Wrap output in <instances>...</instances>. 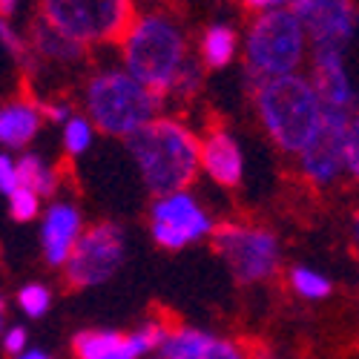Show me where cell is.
I'll return each instance as SVG.
<instances>
[{
	"label": "cell",
	"instance_id": "1",
	"mask_svg": "<svg viewBox=\"0 0 359 359\" xmlns=\"http://www.w3.org/2000/svg\"><path fill=\"white\" fill-rule=\"evenodd\" d=\"M115 49L118 64L164 101L193 57L187 29L167 4L138 9Z\"/></svg>",
	"mask_w": 359,
	"mask_h": 359
},
{
	"label": "cell",
	"instance_id": "2",
	"mask_svg": "<svg viewBox=\"0 0 359 359\" xmlns=\"http://www.w3.org/2000/svg\"><path fill=\"white\" fill-rule=\"evenodd\" d=\"M124 144L153 198L190 190L201 172V135L175 115H158Z\"/></svg>",
	"mask_w": 359,
	"mask_h": 359
},
{
	"label": "cell",
	"instance_id": "3",
	"mask_svg": "<svg viewBox=\"0 0 359 359\" xmlns=\"http://www.w3.org/2000/svg\"><path fill=\"white\" fill-rule=\"evenodd\" d=\"M164 98L135 81L121 64L93 67L81 81V112L98 133L130 141L138 130L164 115Z\"/></svg>",
	"mask_w": 359,
	"mask_h": 359
},
{
	"label": "cell",
	"instance_id": "4",
	"mask_svg": "<svg viewBox=\"0 0 359 359\" xmlns=\"http://www.w3.org/2000/svg\"><path fill=\"white\" fill-rule=\"evenodd\" d=\"M253 112L279 153L296 158L325 121V104L308 72L264 81L250 93Z\"/></svg>",
	"mask_w": 359,
	"mask_h": 359
},
{
	"label": "cell",
	"instance_id": "5",
	"mask_svg": "<svg viewBox=\"0 0 359 359\" xmlns=\"http://www.w3.org/2000/svg\"><path fill=\"white\" fill-rule=\"evenodd\" d=\"M311 57V41L293 9L259 12L242 32V72L253 93L273 78L302 72Z\"/></svg>",
	"mask_w": 359,
	"mask_h": 359
},
{
	"label": "cell",
	"instance_id": "6",
	"mask_svg": "<svg viewBox=\"0 0 359 359\" xmlns=\"http://www.w3.org/2000/svg\"><path fill=\"white\" fill-rule=\"evenodd\" d=\"M135 12V0H38V18L86 49L118 46Z\"/></svg>",
	"mask_w": 359,
	"mask_h": 359
},
{
	"label": "cell",
	"instance_id": "7",
	"mask_svg": "<svg viewBox=\"0 0 359 359\" xmlns=\"http://www.w3.org/2000/svg\"><path fill=\"white\" fill-rule=\"evenodd\" d=\"M213 250L238 285H264L282 273V238L256 222H224L213 233Z\"/></svg>",
	"mask_w": 359,
	"mask_h": 359
},
{
	"label": "cell",
	"instance_id": "8",
	"mask_svg": "<svg viewBox=\"0 0 359 359\" xmlns=\"http://www.w3.org/2000/svg\"><path fill=\"white\" fill-rule=\"evenodd\" d=\"M127 259V233L118 222H98L83 236L64 264V285L72 290H93L118 276Z\"/></svg>",
	"mask_w": 359,
	"mask_h": 359
},
{
	"label": "cell",
	"instance_id": "9",
	"mask_svg": "<svg viewBox=\"0 0 359 359\" xmlns=\"http://www.w3.org/2000/svg\"><path fill=\"white\" fill-rule=\"evenodd\" d=\"M216 227L213 213L190 190L158 196L149 204V236L161 250L193 248L204 238H213Z\"/></svg>",
	"mask_w": 359,
	"mask_h": 359
},
{
	"label": "cell",
	"instance_id": "10",
	"mask_svg": "<svg viewBox=\"0 0 359 359\" xmlns=\"http://www.w3.org/2000/svg\"><path fill=\"white\" fill-rule=\"evenodd\" d=\"M348 112L325 109V121L311 144L293 158L296 175L311 190H334L348 178Z\"/></svg>",
	"mask_w": 359,
	"mask_h": 359
},
{
	"label": "cell",
	"instance_id": "11",
	"mask_svg": "<svg viewBox=\"0 0 359 359\" xmlns=\"http://www.w3.org/2000/svg\"><path fill=\"white\" fill-rule=\"evenodd\" d=\"M290 9L302 20L311 49H348L359 32L356 0H293Z\"/></svg>",
	"mask_w": 359,
	"mask_h": 359
},
{
	"label": "cell",
	"instance_id": "12",
	"mask_svg": "<svg viewBox=\"0 0 359 359\" xmlns=\"http://www.w3.org/2000/svg\"><path fill=\"white\" fill-rule=\"evenodd\" d=\"M308 75L316 86L325 109L348 112V115L359 109V89L348 69L345 49H311Z\"/></svg>",
	"mask_w": 359,
	"mask_h": 359
},
{
	"label": "cell",
	"instance_id": "13",
	"mask_svg": "<svg viewBox=\"0 0 359 359\" xmlns=\"http://www.w3.org/2000/svg\"><path fill=\"white\" fill-rule=\"evenodd\" d=\"M83 213L75 201L52 198L41 216V250L52 271H64L78 238L83 236Z\"/></svg>",
	"mask_w": 359,
	"mask_h": 359
},
{
	"label": "cell",
	"instance_id": "14",
	"mask_svg": "<svg viewBox=\"0 0 359 359\" xmlns=\"http://www.w3.org/2000/svg\"><path fill=\"white\" fill-rule=\"evenodd\" d=\"M161 359H253V351L233 337H219L196 325H172Z\"/></svg>",
	"mask_w": 359,
	"mask_h": 359
},
{
	"label": "cell",
	"instance_id": "15",
	"mask_svg": "<svg viewBox=\"0 0 359 359\" xmlns=\"http://www.w3.org/2000/svg\"><path fill=\"white\" fill-rule=\"evenodd\" d=\"M26 38H29V49H32V57H35L32 69L26 72L29 78H41L46 69H78L86 64L89 49L67 38L64 32H57L55 26H49L38 15L32 26H29Z\"/></svg>",
	"mask_w": 359,
	"mask_h": 359
},
{
	"label": "cell",
	"instance_id": "16",
	"mask_svg": "<svg viewBox=\"0 0 359 359\" xmlns=\"http://www.w3.org/2000/svg\"><path fill=\"white\" fill-rule=\"evenodd\" d=\"M201 172L224 190L245 182V149L230 130L210 127L201 135Z\"/></svg>",
	"mask_w": 359,
	"mask_h": 359
},
{
	"label": "cell",
	"instance_id": "17",
	"mask_svg": "<svg viewBox=\"0 0 359 359\" xmlns=\"http://www.w3.org/2000/svg\"><path fill=\"white\" fill-rule=\"evenodd\" d=\"M46 124L43 104L35 95H20L0 107V147L6 153H26Z\"/></svg>",
	"mask_w": 359,
	"mask_h": 359
},
{
	"label": "cell",
	"instance_id": "18",
	"mask_svg": "<svg viewBox=\"0 0 359 359\" xmlns=\"http://www.w3.org/2000/svg\"><path fill=\"white\" fill-rule=\"evenodd\" d=\"M198 61L204 64L207 72L227 69L236 55H242V32L227 23V20H213L204 26V32L198 38Z\"/></svg>",
	"mask_w": 359,
	"mask_h": 359
},
{
	"label": "cell",
	"instance_id": "19",
	"mask_svg": "<svg viewBox=\"0 0 359 359\" xmlns=\"http://www.w3.org/2000/svg\"><path fill=\"white\" fill-rule=\"evenodd\" d=\"M18 172H20V187L35 190L41 198H55V193L61 190V170H57L49 158L41 153H20L18 156Z\"/></svg>",
	"mask_w": 359,
	"mask_h": 359
},
{
	"label": "cell",
	"instance_id": "20",
	"mask_svg": "<svg viewBox=\"0 0 359 359\" xmlns=\"http://www.w3.org/2000/svg\"><path fill=\"white\" fill-rule=\"evenodd\" d=\"M287 290L296 299H302V302H325V299L334 293V282H331V276L316 271V267L293 264L287 271Z\"/></svg>",
	"mask_w": 359,
	"mask_h": 359
},
{
	"label": "cell",
	"instance_id": "21",
	"mask_svg": "<svg viewBox=\"0 0 359 359\" xmlns=\"http://www.w3.org/2000/svg\"><path fill=\"white\" fill-rule=\"evenodd\" d=\"M124 342L121 331H112V327H89L72 337V356L75 359H101L109 351H115Z\"/></svg>",
	"mask_w": 359,
	"mask_h": 359
},
{
	"label": "cell",
	"instance_id": "22",
	"mask_svg": "<svg viewBox=\"0 0 359 359\" xmlns=\"http://www.w3.org/2000/svg\"><path fill=\"white\" fill-rule=\"evenodd\" d=\"M95 124L89 121V115H83L81 109L69 118V121L61 127V144H64V153L69 158H81L86 156L95 144Z\"/></svg>",
	"mask_w": 359,
	"mask_h": 359
},
{
	"label": "cell",
	"instance_id": "23",
	"mask_svg": "<svg viewBox=\"0 0 359 359\" xmlns=\"http://www.w3.org/2000/svg\"><path fill=\"white\" fill-rule=\"evenodd\" d=\"M0 49H4L23 72L32 69L35 57H32V49H29V38L6 18H0Z\"/></svg>",
	"mask_w": 359,
	"mask_h": 359
},
{
	"label": "cell",
	"instance_id": "24",
	"mask_svg": "<svg viewBox=\"0 0 359 359\" xmlns=\"http://www.w3.org/2000/svg\"><path fill=\"white\" fill-rule=\"evenodd\" d=\"M15 302L26 319H43L52 308V290L43 282H29L18 290Z\"/></svg>",
	"mask_w": 359,
	"mask_h": 359
},
{
	"label": "cell",
	"instance_id": "25",
	"mask_svg": "<svg viewBox=\"0 0 359 359\" xmlns=\"http://www.w3.org/2000/svg\"><path fill=\"white\" fill-rule=\"evenodd\" d=\"M9 213H12V219L15 222H20V224H29V222H35V219H41L43 216V198L35 193V190H29V187H18L9 198Z\"/></svg>",
	"mask_w": 359,
	"mask_h": 359
},
{
	"label": "cell",
	"instance_id": "26",
	"mask_svg": "<svg viewBox=\"0 0 359 359\" xmlns=\"http://www.w3.org/2000/svg\"><path fill=\"white\" fill-rule=\"evenodd\" d=\"M43 104V115H46V124H57V127H64L69 118L78 112L75 104L64 95H49V98H41Z\"/></svg>",
	"mask_w": 359,
	"mask_h": 359
},
{
	"label": "cell",
	"instance_id": "27",
	"mask_svg": "<svg viewBox=\"0 0 359 359\" xmlns=\"http://www.w3.org/2000/svg\"><path fill=\"white\" fill-rule=\"evenodd\" d=\"M20 187V172H18V156L0 149V196H12Z\"/></svg>",
	"mask_w": 359,
	"mask_h": 359
},
{
	"label": "cell",
	"instance_id": "28",
	"mask_svg": "<svg viewBox=\"0 0 359 359\" xmlns=\"http://www.w3.org/2000/svg\"><path fill=\"white\" fill-rule=\"evenodd\" d=\"M348 182L359 187V109L353 112L348 127Z\"/></svg>",
	"mask_w": 359,
	"mask_h": 359
},
{
	"label": "cell",
	"instance_id": "29",
	"mask_svg": "<svg viewBox=\"0 0 359 359\" xmlns=\"http://www.w3.org/2000/svg\"><path fill=\"white\" fill-rule=\"evenodd\" d=\"M0 345H4V351L9 356H18L23 351H29V334H26V327L23 325H9L4 337H0Z\"/></svg>",
	"mask_w": 359,
	"mask_h": 359
},
{
	"label": "cell",
	"instance_id": "30",
	"mask_svg": "<svg viewBox=\"0 0 359 359\" xmlns=\"http://www.w3.org/2000/svg\"><path fill=\"white\" fill-rule=\"evenodd\" d=\"M242 4H245V9L259 15V12H273V9H290L293 0H242Z\"/></svg>",
	"mask_w": 359,
	"mask_h": 359
},
{
	"label": "cell",
	"instance_id": "31",
	"mask_svg": "<svg viewBox=\"0 0 359 359\" xmlns=\"http://www.w3.org/2000/svg\"><path fill=\"white\" fill-rule=\"evenodd\" d=\"M348 238H351V248L359 253V207H353L348 216Z\"/></svg>",
	"mask_w": 359,
	"mask_h": 359
},
{
	"label": "cell",
	"instance_id": "32",
	"mask_svg": "<svg viewBox=\"0 0 359 359\" xmlns=\"http://www.w3.org/2000/svg\"><path fill=\"white\" fill-rule=\"evenodd\" d=\"M20 4H23V0H0V18L12 20L20 12Z\"/></svg>",
	"mask_w": 359,
	"mask_h": 359
},
{
	"label": "cell",
	"instance_id": "33",
	"mask_svg": "<svg viewBox=\"0 0 359 359\" xmlns=\"http://www.w3.org/2000/svg\"><path fill=\"white\" fill-rule=\"evenodd\" d=\"M12 359H52L43 348H29V351H23V353H18V356H12Z\"/></svg>",
	"mask_w": 359,
	"mask_h": 359
},
{
	"label": "cell",
	"instance_id": "34",
	"mask_svg": "<svg viewBox=\"0 0 359 359\" xmlns=\"http://www.w3.org/2000/svg\"><path fill=\"white\" fill-rule=\"evenodd\" d=\"M6 296L0 293V337H4V331H6Z\"/></svg>",
	"mask_w": 359,
	"mask_h": 359
},
{
	"label": "cell",
	"instance_id": "35",
	"mask_svg": "<svg viewBox=\"0 0 359 359\" xmlns=\"http://www.w3.org/2000/svg\"><path fill=\"white\" fill-rule=\"evenodd\" d=\"M164 0H135V6H161Z\"/></svg>",
	"mask_w": 359,
	"mask_h": 359
},
{
	"label": "cell",
	"instance_id": "36",
	"mask_svg": "<svg viewBox=\"0 0 359 359\" xmlns=\"http://www.w3.org/2000/svg\"><path fill=\"white\" fill-rule=\"evenodd\" d=\"M149 359H161V356H149Z\"/></svg>",
	"mask_w": 359,
	"mask_h": 359
}]
</instances>
